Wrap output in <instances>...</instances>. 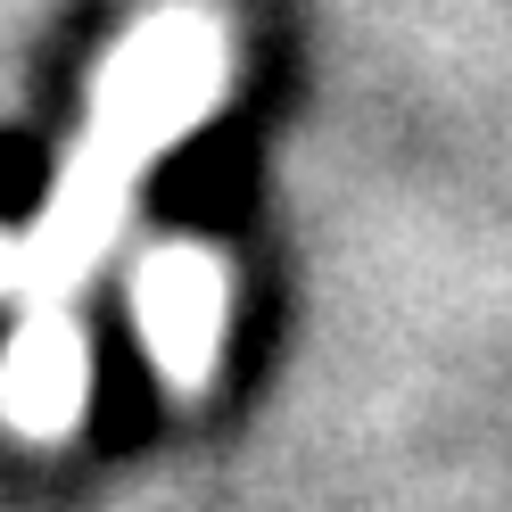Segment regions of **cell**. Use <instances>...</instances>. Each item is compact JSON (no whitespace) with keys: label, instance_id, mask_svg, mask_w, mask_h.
<instances>
[{"label":"cell","instance_id":"obj_1","mask_svg":"<svg viewBox=\"0 0 512 512\" xmlns=\"http://www.w3.org/2000/svg\"><path fill=\"white\" fill-rule=\"evenodd\" d=\"M215 75H223V58H215V34L199 17L149 25V34L108 67V83H100V133L91 141H100L108 157L157 149L166 133H182V124L215 100Z\"/></svg>","mask_w":512,"mask_h":512},{"label":"cell","instance_id":"obj_2","mask_svg":"<svg viewBox=\"0 0 512 512\" xmlns=\"http://www.w3.org/2000/svg\"><path fill=\"white\" fill-rule=\"evenodd\" d=\"M215 298H223V281H215V256H199V248H157L141 265V323L166 364H182L190 347L199 356L215 347Z\"/></svg>","mask_w":512,"mask_h":512}]
</instances>
